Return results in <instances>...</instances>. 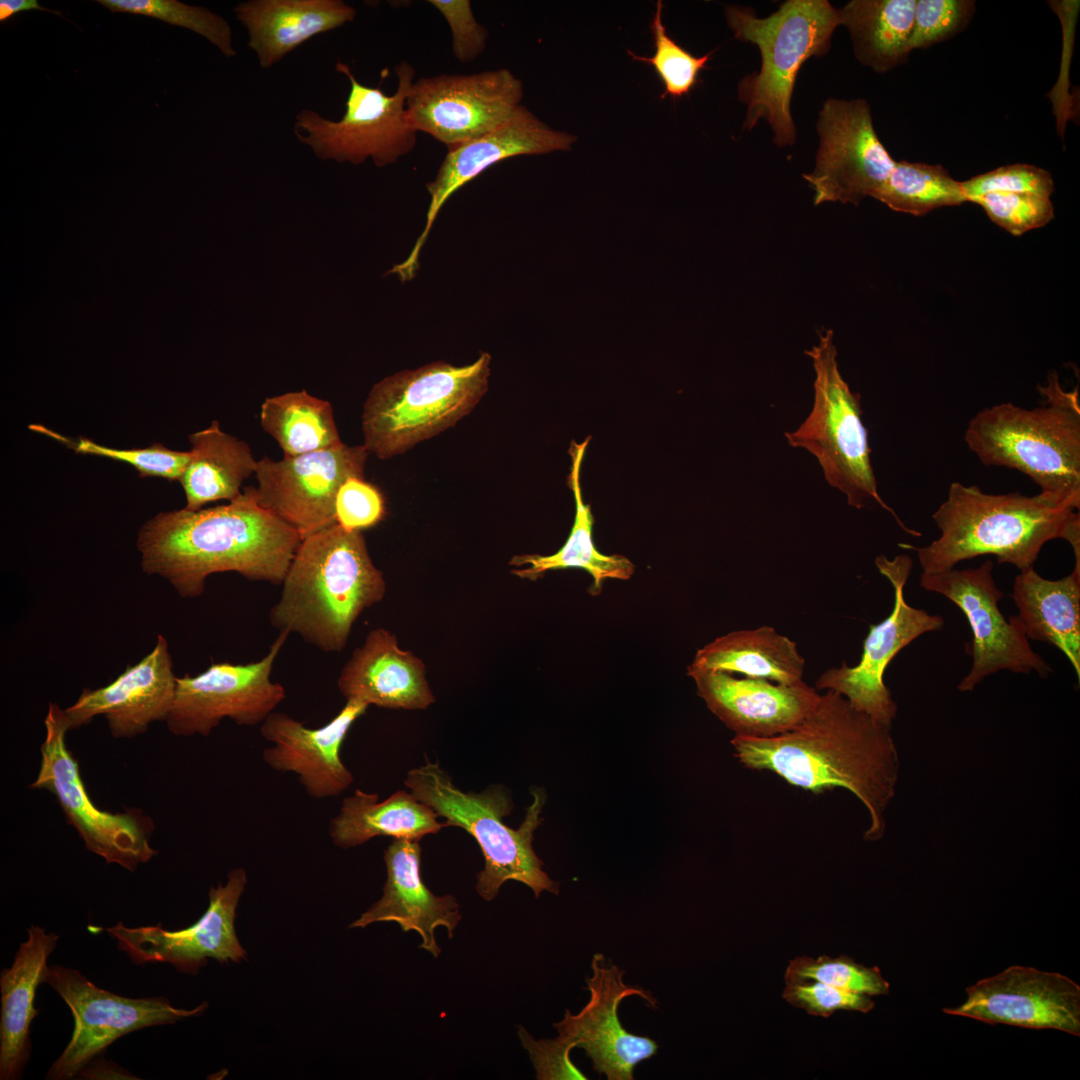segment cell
I'll return each instance as SVG.
<instances>
[{"instance_id":"16","label":"cell","mask_w":1080,"mask_h":1080,"mask_svg":"<svg viewBox=\"0 0 1080 1080\" xmlns=\"http://www.w3.org/2000/svg\"><path fill=\"white\" fill-rule=\"evenodd\" d=\"M523 86L508 69L469 75H438L412 83L407 117L448 150L481 137L509 121L521 106Z\"/></svg>"},{"instance_id":"22","label":"cell","mask_w":1080,"mask_h":1080,"mask_svg":"<svg viewBox=\"0 0 1080 1080\" xmlns=\"http://www.w3.org/2000/svg\"><path fill=\"white\" fill-rule=\"evenodd\" d=\"M575 141V136L551 129L521 105L514 116L499 128L448 150L435 178L426 185L430 203L423 232L408 258L395 265L389 273L397 274L402 281L414 277L421 248L444 203L487 168L510 157L566 151Z\"/></svg>"},{"instance_id":"47","label":"cell","mask_w":1080,"mask_h":1080,"mask_svg":"<svg viewBox=\"0 0 1080 1080\" xmlns=\"http://www.w3.org/2000/svg\"><path fill=\"white\" fill-rule=\"evenodd\" d=\"M446 19L452 32V52L460 62H471L485 49L487 29L472 12L468 0H430Z\"/></svg>"},{"instance_id":"49","label":"cell","mask_w":1080,"mask_h":1080,"mask_svg":"<svg viewBox=\"0 0 1080 1080\" xmlns=\"http://www.w3.org/2000/svg\"><path fill=\"white\" fill-rule=\"evenodd\" d=\"M77 1076H82L85 1079L104 1080V1079H139L133 1077L128 1071L119 1067L115 1063L105 1061L103 1059L90 1062L87 1064Z\"/></svg>"},{"instance_id":"18","label":"cell","mask_w":1080,"mask_h":1080,"mask_svg":"<svg viewBox=\"0 0 1080 1080\" xmlns=\"http://www.w3.org/2000/svg\"><path fill=\"white\" fill-rule=\"evenodd\" d=\"M363 445L337 447L275 461L257 460L258 503L295 529L301 539L337 523L335 502L349 478H364Z\"/></svg>"},{"instance_id":"38","label":"cell","mask_w":1080,"mask_h":1080,"mask_svg":"<svg viewBox=\"0 0 1080 1080\" xmlns=\"http://www.w3.org/2000/svg\"><path fill=\"white\" fill-rule=\"evenodd\" d=\"M115 13H131L156 18L168 24L194 31L208 39L226 57H233L232 31L218 14L200 6L176 0H96Z\"/></svg>"},{"instance_id":"17","label":"cell","mask_w":1080,"mask_h":1080,"mask_svg":"<svg viewBox=\"0 0 1080 1080\" xmlns=\"http://www.w3.org/2000/svg\"><path fill=\"white\" fill-rule=\"evenodd\" d=\"M816 165L803 177L814 190V204L859 205L873 197L895 167L878 138L870 106L864 99H828L817 121Z\"/></svg>"},{"instance_id":"10","label":"cell","mask_w":1080,"mask_h":1080,"mask_svg":"<svg viewBox=\"0 0 1080 1080\" xmlns=\"http://www.w3.org/2000/svg\"><path fill=\"white\" fill-rule=\"evenodd\" d=\"M335 69L350 82L345 113L332 121L302 109L294 122L297 139L320 159L354 165L370 158L376 166L384 167L412 151L417 132L408 120L406 99L415 75L413 67L405 61L395 67L398 86L390 96L382 91V80L377 87H369L355 78L347 64L337 61Z\"/></svg>"},{"instance_id":"40","label":"cell","mask_w":1080,"mask_h":1080,"mask_svg":"<svg viewBox=\"0 0 1080 1080\" xmlns=\"http://www.w3.org/2000/svg\"><path fill=\"white\" fill-rule=\"evenodd\" d=\"M802 980L817 981L869 996L887 995L890 990L878 967H866L845 955L837 958L826 955L818 958L800 956L791 960L785 972V982Z\"/></svg>"},{"instance_id":"30","label":"cell","mask_w":1080,"mask_h":1080,"mask_svg":"<svg viewBox=\"0 0 1080 1080\" xmlns=\"http://www.w3.org/2000/svg\"><path fill=\"white\" fill-rule=\"evenodd\" d=\"M1012 598L1016 619L1028 640L1055 646L1080 678V573L1058 580L1040 576L1033 567L1020 570Z\"/></svg>"},{"instance_id":"25","label":"cell","mask_w":1080,"mask_h":1080,"mask_svg":"<svg viewBox=\"0 0 1080 1080\" xmlns=\"http://www.w3.org/2000/svg\"><path fill=\"white\" fill-rule=\"evenodd\" d=\"M177 678L168 642L159 634L154 648L141 661L104 687L83 689L76 702L64 709L69 729L102 715L116 739L142 734L153 722L166 720Z\"/></svg>"},{"instance_id":"13","label":"cell","mask_w":1080,"mask_h":1080,"mask_svg":"<svg viewBox=\"0 0 1080 1080\" xmlns=\"http://www.w3.org/2000/svg\"><path fill=\"white\" fill-rule=\"evenodd\" d=\"M875 565L893 586L892 612L880 623L869 626L859 663L850 667L843 662L840 667L826 670L816 680L815 689L835 691L857 710L892 727L897 704L884 683L886 668L902 649L919 636L941 629L944 619L940 615L914 608L905 601L904 586L913 565L910 556L900 554L888 559L880 555L876 557Z\"/></svg>"},{"instance_id":"19","label":"cell","mask_w":1080,"mask_h":1080,"mask_svg":"<svg viewBox=\"0 0 1080 1080\" xmlns=\"http://www.w3.org/2000/svg\"><path fill=\"white\" fill-rule=\"evenodd\" d=\"M591 969V977L586 978L589 1001L577 1014L566 1010L563 1019L553 1024L556 1038L571 1049H584L593 1069L608 1080H632L635 1067L654 1056L658 1044L628 1032L620 1022L618 1007L633 995L650 1006H656V1000L650 992L625 984V972L608 964L603 954L593 956Z\"/></svg>"},{"instance_id":"12","label":"cell","mask_w":1080,"mask_h":1080,"mask_svg":"<svg viewBox=\"0 0 1080 1080\" xmlns=\"http://www.w3.org/2000/svg\"><path fill=\"white\" fill-rule=\"evenodd\" d=\"M45 983L65 1001L74 1018L71 1039L48 1070L46 1079L50 1080L76 1077L111 1043L130 1032L197 1016L207 1007L202 1003L181 1009L165 997L120 996L96 986L78 970L59 965L49 966Z\"/></svg>"},{"instance_id":"32","label":"cell","mask_w":1080,"mask_h":1080,"mask_svg":"<svg viewBox=\"0 0 1080 1080\" xmlns=\"http://www.w3.org/2000/svg\"><path fill=\"white\" fill-rule=\"evenodd\" d=\"M688 666L797 684L804 681L805 659L795 641L764 625L714 639L697 650Z\"/></svg>"},{"instance_id":"3","label":"cell","mask_w":1080,"mask_h":1080,"mask_svg":"<svg viewBox=\"0 0 1080 1080\" xmlns=\"http://www.w3.org/2000/svg\"><path fill=\"white\" fill-rule=\"evenodd\" d=\"M385 593L362 531L336 523L301 540L269 621L324 652H340L354 622Z\"/></svg>"},{"instance_id":"15","label":"cell","mask_w":1080,"mask_h":1080,"mask_svg":"<svg viewBox=\"0 0 1080 1080\" xmlns=\"http://www.w3.org/2000/svg\"><path fill=\"white\" fill-rule=\"evenodd\" d=\"M288 636L280 632L259 661L212 663L197 676L177 678L165 720L169 731L176 736L207 737L225 718L240 726L262 724L286 697L285 688L271 680V673Z\"/></svg>"},{"instance_id":"37","label":"cell","mask_w":1080,"mask_h":1080,"mask_svg":"<svg viewBox=\"0 0 1080 1080\" xmlns=\"http://www.w3.org/2000/svg\"><path fill=\"white\" fill-rule=\"evenodd\" d=\"M873 198L894 211L914 216L967 202L961 181L953 179L941 164L908 161L896 162Z\"/></svg>"},{"instance_id":"44","label":"cell","mask_w":1080,"mask_h":1080,"mask_svg":"<svg viewBox=\"0 0 1080 1080\" xmlns=\"http://www.w3.org/2000/svg\"><path fill=\"white\" fill-rule=\"evenodd\" d=\"M967 202L991 192L1033 193L1049 197L1054 192L1051 174L1034 165L1012 164L961 181Z\"/></svg>"},{"instance_id":"41","label":"cell","mask_w":1080,"mask_h":1080,"mask_svg":"<svg viewBox=\"0 0 1080 1080\" xmlns=\"http://www.w3.org/2000/svg\"><path fill=\"white\" fill-rule=\"evenodd\" d=\"M29 428L53 437L77 453L102 456L128 463L139 472L141 477L156 476L169 481H179L191 458L190 450L176 451L160 443H153L146 448L116 449L102 446L85 437H79L77 441H73L41 424L30 425Z\"/></svg>"},{"instance_id":"29","label":"cell","mask_w":1080,"mask_h":1080,"mask_svg":"<svg viewBox=\"0 0 1080 1080\" xmlns=\"http://www.w3.org/2000/svg\"><path fill=\"white\" fill-rule=\"evenodd\" d=\"M233 11L247 30L248 47L264 69L310 38L356 16V10L341 0H250L237 4Z\"/></svg>"},{"instance_id":"24","label":"cell","mask_w":1080,"mask_h":1080,"mask_svg":"<svg viewBox=\"0 0 1080 1080\" xmlns=\"http://www.w3.org/2000/svg\"><path fill=\"white\" fill-rule=\"evenodd\" d=\"M687 674L708 709L738 737L769 738L797 726L820 694L804 681L784 684L688 666Z\"/></svg>"},{"instance_id":"1","label":"cell","mask_w":1080,"mask_h":1080,"mask_svg":"<svg viewBox=\"0 0 1080 1080\" xmlns=\"http://www.w3.org/2000/svg\"><path fill=\"white\" fill-rule=\"evenodd\" d=\"M735 757L746 768L772 772L792 786L822 794L842 788L868 811L867 841L886 829L885 812L895 795L899 755L888 727L827 690L791 730L769 738L734 736Z\"/></svg>"},{"instance_id":"35","label":"cell","mask_w":1080,"mask_h":1080,"mask_svg":"<svg viewBox=\"0 0 1080 1080\" xmlns=\"http://www.w3.org/2000/svg\"><path fill=\"white\" fill-rule=\"evenodd\" d=\"M915 5L916 0H853L841 9L863 65L883 73L906 61Z\"/></svg>"},{"instance_id":"45","label":"cell","mask_w":1080,"mask_h":1080,"mask_svg":"<svg viewBox=\"0 0 1080 1080\" xmlns=\"http://www.w3.org/2000/svg\"><path fill=\"white\" fill-rule=\"evenodd\" d=\"M783 998L810 1015L829 1017L837 1010L867 1013L875 1002L867 994L842 990L821 982L802 980L786 983Z\"/></svg>"},{"instance_id":"33","label":"cell","mask_w":1080,"mask_h":1080,"mask_svg":"<svg viewBox=\"0 0 1080 1080\" xmlns=\"http://www.w3.org/2000/svg\"><path fill=\"white\" fill-rule=\"evenodd\" d=\"M189 442L191 458L179 479L185 508L199 510L210 502L237 498L243 481L256 469L249 445L225 433L217 420L189 435Z\"/></svg>"},{"instance_id":"20","label":"cell","mask_w":1080,"mask_h":1080,"mask_svg":"<svg viewBox=\"0 0 1080 1080\" xmlns=\"http://www.w3.org/2000/svg\"><path fill=\"white\" fill-rule=\"evenodd\" d=\"M246 883L243 868L231 870L225 884L211 887L206 912L188 928L168 931L161 924L130 928L119 922L106 931L137 965L164 962L196 974L208 958L239 962L245 959L246 951L238 941L234 919Z\"/></svg>"},{"instance_id":"4","label":"cell","mask_w":1080,"mask_h":1080,"mask_svg":"<svg viewBox=\"0 0 1080 1080\" xmlns=\"http://www.w3.org/2000/svg\"><path fill=\"white\" fill-rule=\"evenodd\" d=\"M932 519L940 536L917 552L923 572H939L978 556L993 555L1019 570L1033 567L1050 540L1068 541L1080 559V514L1039 493L988 494L975 485L951 483Z\"/></svg>"},{"instance_id":"43","label":"cell","mask_w":1080,"mask_h":1080,"mask_svg":"<svg viewBox=\"0 0 1080 1080\" xmlns=\"http://www.w3.org/2000/svg\"><path fill=\"white\" fill-rule=\"evenodd\" d=\"M974 13L973 0H916L910 52L930 47L963 31Z\"/></svg>"},{"instance_id":"28","label":"cell","mask_w":1080,"mask_h":1080,"mask_svg":"<svg viewBox=\"0 0 1080 1080\" xmlns=\"http://www.w3.org/2000/svg\"><path fill=\"white\" fill-rule=\"evenodd\" d=\"M10 968L0 976V1079H20L30 1058V1025L38 1014L34 1006L37 988L45 983L48 958L58 935L31 925Z\"/></svg>"},{"instance_id":"46","label":"cell","mask_w":1080,"mask_h":1080,"mask_svg":"<svg viewBox=\"0 0 1080 1080\" xmlns=\"http://www.w3.org/2000/svg\"><path fill=\"white\" fill-rule=\"evenodd\" d=\"M336 520L339 525L362 531L383 520L386 507L380 490L364 478L352 477L340 487L335 502Z\"/></svg>"},{"instance_id":"8","label":"cell","mask_w":1080,"mask_h":1080,"mask_svg":"<svg viewBox=\"0 0 1080 1080\" xmlns=\"http://www.w3.org/2000/svg\"><path fill=\"white\" fill-rule=\"evenodd\" d=\"M491 356L455 366L436 361L374 384L362 412L363 446L385 460L454 426L488 390Z\"/></svg>"},{"instance_id":"34","label":"cell","mask_w":1080,"mask_h":1080,"mask_svg":"<svg viewBox=\"0 0 1080 1080\" xmlns=\"http://www.w3.org/2000/svg\"><path fill=\"white\" fill-rule=\"evenodd\" d=\"M590 437L578 444L571 442L569 453L572 458L571 471L568 483L573 491L575 499V518L571 533L564 545L551 555H520L515 556L510 564L515 567L527 565V568H517L512 573L530 580H536L546 572L558 569L580 568L586 570L593 578L592 592L601 590L602 583L606 579H629L635 570L634 564L621 555H605L599 552L593 542V515L590 505L585 504L581 495L579 474L580 466L589 443Z\"/></svg>"},{"instance_id":"36","label":"cell","mask_w":1080,"mask_h":1080,"mask_svg":"<svg viewBox=\"0 0 1080 1080\" xmlns=\"http://www.w3.org/2000/svg\"><path fill=\"white\" fill-rule=\"evenodd\" d=\"M260 425L276 440L284 456L303 455L343 443L331 404L306 390L266 398L261 405Z\"/></svg>"},{"instance_id":"26","label":"cell","mask_w":1080,"mask_h":1080,"mask_svg":"<svg viewBox=\"0 0 1080 1080\" xmlns=\"http://www.w3.org/2000/svg\"><path fill=\"white\" fill-rule=\"evenodd\" d=\"M420 859L419 841L393 839L384 852L387 880L383 895L350 927L396 922L404 932H417L422 939L419 947L436 958L441 949L435 929L444 927L452 938L461 914L455 897L436 896L426 887L420 876Z\"/></svg>"},{"instance_id":"9","label":"cell","mask_w":1080,"mask_h":1080,"mask_svg":"<svg viewBox=\"0 0 1080 1080\" xmlns=\"http://www.w3.org/2000/svg\"><path fill=\"white\" fill-rule=\"evenodd\" d=\"M805 353L812 359L816 375L814 403L803 423L795 431L785 432L788 444L811 453L825 480L846 495L850 506L860 509L867 500H874L904 531L920 536L901 522L878 493L860 395L851 391L839 371L833 331L820 334L819 342Z\"/></svg>"},{"instance_id":"2","label":"cell","mask_w":1080,"mask_h":1080,"mask_svg":"<svg viewBox=\"0 0 1080 1080\" xmlns=\"http://www.w3.org/2000/svg\"><path fill=\"white\" fill-rule=\"evenodd\" d=\"M299 533L261 507L247 486L228 504L160 512L139 529L144 573L166 579L184 598L205 590L211 574L236 572L280 585L301 542Z\"/></svg>"},{"instance_id":"7","label":"cell","mask_w":1080,"mask_h":1080,"mask_svg":"<svg viewBox=\"0 0 1080 1080\" xmlns=\"http://www.w3.org/2000/svg\"><path fill=\"white\" fill-rule=\"evenodd\" d=\"M725 17L735 38L754 43L761 54L760 71L738 85L739 99L747 105L744 127L765 119L778 146L792 145L790 101L798 71L811 56L827 52L842 24L841 10L827 0H789L766 18L738 6H726Z\"/></svg>"},{"instance_id":"39","label":"cell","mask_w":1080,"mask_h":1080,"mask_svg":"<svg viewBox=\"0 0 1080 1080\" xmlns=\"http://www.w3.org/2000/svg\"><path fill=\"white\" fill-rule=\"evenodd\" d=\"M662 10L663 4L659 0L650 24L654 43L653 56H638L631 51H628V54L633 60L650 64L654 68L664 85L662 99L667 95L680 98L694 87L699 72L706 68V63L712 53L696 57L677 44L668 35L662 22Z\"/></svg>"},{"instance_id":"21","label":"cell","mask_w":1080,"mask_h":1080,"mask_svg":"<svg viewBox=\"0 0 1080 1080\" xmlns=\"http://www.w3.org/2000/svg\"><path fill=\"white\" fill-rule=\"evenodd\" d=\"M967 999L943 1012L1030 1029L1080 1036V986L1058 972L1013 965L966 988Z\"/></svg>"},{"instance_id":"48","label":"cell","mask_w":1080,"mask_h":1080,"mask_svg":"<svg viewBox=\"0 0 1080 1080\" xmlns=\"http://www.w3.org/2000/svg\"><path fill=\"white\" fill-rule=\"evenodd\" d=\"M518 1035L522 1046L529 1053L537 1079H587L571 1061L572 1049L557 1038L535 1040L524 1027H519Z\"/></svg>"},{"instance_id":"50","label":"cell","mask_w":1080,"mask_h":1080,"mask_svg":"<svg viewBox=\"0 0 1080 1080\" xmlns=\"http://www.w3.org/2000/svg\"><path fill=\"white\" fill-rule=\"evenodd\" d=\"M29 10L45 11L59 16L62 14L60 11L51 10L41 6L37 0H1L0 22H6L17 13Z\"/></svg>"},{"instance_id":"6","label":"cell","mask_w":1080,"mask_h":1080,"mask_svg":"<svg viewBox=\"0 0 1080 1080\" xmlns=\"http://www.w3.org/2000/svg\"><path fill=\"white\" fill-rule=\"evenodd\" d=\"M404 784L416 799L445 818V826L460 827L476 840L485 859L484 869L477 874L476 891L484 900L495 899L508 880L525 884L536 897L543 891L558 894V884L543 870V862L532 847L545 803L542 791L535 790L523 822L513 829L504 823L512 801L502 786L492 785L480 793L464 792L439 763L428 760L410 770Z\"/></svg>"},{"instance_id":"27","label":"cell","mask_w":1080,"mask_h":1080,"mask_svg":"<svg viewBox=\"0 0 1080 1080\" xmlns=\"http://www.w3.org/2000/svg\"><path fill=\"white\" fill-rule=\"evenodd\" d=\"M337 686L346 701L386 709H426L435 701L422 660L401 649L396 636L384 628L371 630L353 651Z\"/></svg>"},{"instance_id":"42","label":"cell","mask_w":1080,"mask_h":1080,"mask_svg":"<svg viewBox=\"0 0 1080 1080\" xmlns=\"http://www.w3.org/2000/svg\"><path fill=\"white\" fill-rule=\"evenodd\" d=\"M998 226L1014 236L1040 228L1054 218L1049 197L1033 193L991 192L972 199Z\"/></svg>"},{"instance_id":"5","label":"cell","mask_w":1080,"mask_h":1080,"mask_svg":"<svg viewBox=\"0 0 1080 1080\" xmlns=\"http://www.w3.org/2000/svg\"><path fill=\"white\" fill-rule=\"evenodd\" d=\"M1046 404L1025 409L1002 403L978 412L964 440L986 466L1015 469L1040 492L1080 508V406L1078 392L1063 391L1057 377L1041 391Z\"/></svg>"},{"instance_id":"14","label":"cell","mask_w":1080,"mask_h":1080,"mask_svg":"<svg viewBox=\"0 0 1080 1080\" xmlns=\"http://www.w3.org/2000/svg\"><path fill=\"white\" fill-rule=\"evenodd\" d=\"M993 562L985 561L976 568H955L939 572H923L920 586L945 596L964 613L972 630V666L961 680L958 690L972 691L986 677L1000 670L1030 674L1037 672L1046 678L1051 666L1032 650L1015 616L1008 620L1000 611L1004 596L993 576Z\"/></svg>"},{"instance_id":"23","label":"cell","mask_w":1080,"mask_h":1080,"mask_svg":"<svg viewBox=\"0 0 1080 1080\" xmlns=\"http://www.w3.org/2000/svg\"><path fill=\"white\" fill-rule=\"evenodd\" d=\"M368 707L348 700L331 721L314 729L285 713L272 712L260 727L262 737L272 744L262 752L264 763L275 771L294 773L314 799L339 796L354 781L341 759V748L351 726Z\"/></svg>"},{"instance_id":"31","label":"cell","mask_w":1080,"mask_h":1080,"mask_svg":"<svg viewBox=\"0 0 1080 1080\" xmlns=\"http://www.w3.org/2000/svg\"><path fill=\"white\" fill-rule=\"evenodd\" d=\"M438 817L411 792L399 790L379 801L377 793L356 789L353 795L343 799L338 814L330 820L328 833L332 843L343 849L362 845L377 836L420 841L446 827Z\"/></svg>"},{"instance_id":"11","label":"cell","mask_w":1080,"mask_h":1080,"mask_svg":"<svg viewBox=\"0 0 1080 1080\" xmlns=\"http://www.w3.org/2000/svg\"><path fill=\"white\" fill-rule=\"evenodd\" d=\"M44 724L40 769L30 788L53 794L86 848L107 863L134 871L139 864L148 862L157 854L149 842L153 827L150 819L138 811L113 813L96 807L86 791L78 762L66 745L70 729L64 709L50 703Z\"/></svg>"}]
</instances>
